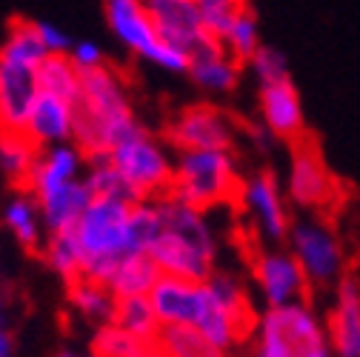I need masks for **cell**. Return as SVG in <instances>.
Wrapping results in <instances>:
<instances>
[{
    "instance_id": "d4e9b609",
    "label": "cell",
    "mask_w": 360,
    "mask_h": 357,
    "mask_svg": "<svg viewBox=\"0 0 360 357\" xmlns=\"http://www.w3.org/2000/svg\"><path fill=\"white\" fill-rule=\"evenodd\" d=\"M155 349L158 357H229L192 326H160Z\"/></svg>"
},
{
    "instance_id": "e575fe53",
    "label": "cell",
    "mask_w": 360,
    "mask_h": 357,
    "mask_svg": "<svg viewBox=\"0 0 360 357\" xmlns=\"http://www.w3.org/2000/svg\"><path fill=\"white\" fill-rule=\"evenodd\" d=\"M0 357H15V335L0 320Z\"/></svg>"
},
{
    "instance_id": "d590c367",
    "label": "cell",
    "mask_w": 360,
    "mask_h": 357,
    "mask_svg": "<svg viewBox=\"0 0 360 357\" xmlns=\"http://www.w3.org/2000/svg\"><path fill=\"white\" fill-rule=\"evenodd\" d=\"M58 357H95L92 351H77V349H63Z\"/></svg>"
},
{
    "instance_id": "4fadbf2b",
    "label": "cell",
    "mask_w": 360,
    "mask_h": 357,
    "mask_svg": "<svg viewBox=\"0 0 360 357\" xmlns=\"http://www.w3.org/2000/svg\"><path fill=\"white\" fill-rule=\"evenodd\" d=\"M252 278L266 303V309H281L295 303H309V280L289 249H257L252 257Z\"/></svg>"
},
{
    "instance_id": "4316f807",
    "label": "cell",
    "mask_w": 360,
    "mask_h": 357,
    "mask_svg": "<svg viewBox=\"0 0 360 357\" xmlns=\"http://www.w3.org/2000/svg\"><path fill=\"white\" fill-rule=\"evenodd\" d=\"M37 89L46 95L77 103L80 98V72L69 60V55H49L37 66Z\"/></svg>"
},
{
    "instance_id": "74e56055",
    "label": "cell",
    "mask_w": 360,
    "mask_h": 357,
    "mask_svg": "<svg viewBox=\"0 0 360 357\" xmlns=\"http://www.w3.org/2000/svg\"><path fill=\"white\" fill-rule=\"evenodd\" d=\"M232 4H240V6H249V0H232Z\"/></svg>"
},
{
    "instance_id": "52a82bcc",
    "label": "cell",
    "mask_w": 360,
    "mask_h": 357,
    "mask_svg": "<svg viewBox=\"0 0 360 357\" xmlns=\"http://www.w3.org/2000/svg\"><path fill=\"white\" fill-rule=\"evenodd\" d=\"M289 254L297 260L309 286H338L349 272L346 246L338 235V229L323 214H306L300 220H292L289 229Z\"/></svg>"
},
{
    "instance_id": "cb8c5ba5",
    "label": "cell",
    "mask_w": 360,
    "mask_h": 357,
    "mask_svg": "<svg viewBox=\"0 0 360 357\" xmlns=\"http://www.w3.org/2000/svg\"><path fill=\"white\" fill-rule=\"evenodd\" d=\"M158 280H160V269L149 254H129L115 266L112 278L106 280V289L115 297H149Z\"/></svg>"
},
{
    "instance_id": "e0dca14e",
    "label": "cell",
    "mask_w": 360,
    "mask_h": 357,
    "mask_svg": "<svg viewBox=\"0 0 360 357\" xmlns=\"http://www.w3.org/2000/svg\"><path fill=\"white\" fill-rule=\"evenodd\" d=\"M335 357H354L360 349V280L346 275L335 286V303L326 320Z\"/></svg>"
},
{
    "instance_id": "484cf974",
    "label": "cell",
    "mask_w": 360,
    "mask_h": 357,
    "mask_svg": "<svg viewBox=\"0 0 360 357\" xmlns=\"http://www.w3.org/2000/svg\"><path fill=\"white\" fill-rule=\"evenodd\" d=\"M115 303H117V297L106 286L89 280V278L69 283V306L89 323H101V326L112 323Z\"/></svg>"
},
{
    "instance_id": "83f0119b",
    "label": "cell",
    "mask_w": 360,
    "mask_h": 357,
    "mask_svg": "<svg viewBox=\"0 0 360 357\" xmlns=\"http://www.w3.org/2000/svg\"><path fill=\"white\" fill-rule=\"evenodd\" d=\"M112 326H117L134 337H143V340H155L160 332V320L155 315L149 297H117Z\"/></svg>"
},
{
    "instance_id": "7a4b0ae2",
    "label": "cell",
    "mask_w": 360,
    "mask_h": 357,
    "mask_svg": "<svg viewBox=\"0 0 360 357\" xmlns=\"http://www.w3.org/2000/svg\"><path fill=\"white\" fill-rule=\"evenodd\" d=\"M158 212L163 229L158 240L149 249V257L166 278H180L203 283L214 275V260H217V240L209 229L203 212L172 200L158 197Z\"/></svg>"
},
{
    "instance_id": "836d02e7",
    "label": "cell",
    "mask_w": 360,
    "mask_h": 357,
    "mask_svg": "<svg viewBox=\"0 0 360 357\" xmlns=\"http://www.w3.org/2000/svg\"><path fill=\"white\" fill-rule=\"evenodd\" d=\"M34 23H37V34H40L43 46H46L49 55H69V49H72L75 40H72L60 26L46 23V20H34Z\"/></svg>"
},
{
    "instance_id": "d6986e66",
    "label": "cell",
    "mask_w": 360,
    "mask_h": 357,
    "mask_svg": "<svg viewBox=\"0 0 360 357\" xmlns=\"http://www.w3.org/2000/svg\"><path fill=\"white\" fill-rule=\"evenodd\" d=\"M189 77L212 95H229L240 83V72L243 66L238 60H232L223 49L220 40H209L189 58Z\"/></svg>"
},
{
    "instance_id": "d6a6232c",
    "label": "cell",
    "mask_w": 360,
    "mask_h": 357,
    "mask_svg": "<svg viewBox=\"0 0 360 357\" xmlns=\"http://www.w3.org/2000/svg\"><path fill=\"white\" fill-rule=\"evenodd\" d=\"M69 60L77 66V72H92V69L109 63L106 55H103V49L98 46V43H92V40H77V43H72Z\"/></svg>"
},
{
    "instance_id": "f546056e",
    "label": "cell",
    "mask_w": 360,
    "mask_h": 357,
    "mask_svg": "<svg viewBox=\"0 0 360 357\" xmlns=\"http://www.w3.org/2000/svg\"><path fill=\"white\" fill-rule=\"evenodd\" d=\"M223 49H226V55L232 60H238L240 66H246L255 52L263 46V40H260V23H257V15L252 12V6L240 9L238 18L232 20L229 32L223 34Z\"/></svg>"
},
{
    "instance_id": "5b68a950",
    "label": "cell",
    "mask_w": 360,
    "mask_h": 357,
    "mask_svg": "<svg viewBox=\"0 0 360 357\" xmlns=\"http://www.w3.org/2000/svg\"><path fill=\"white\" fill-rule=\"evenodd\" d=\"M243 177L232 152H180L166 197L198 212L238 203Z\"/></svg>"
},
{
    "instance_id": "603a6c76",
    "label": "cell",
    "mask_w": 360,
    "mask_h": 357,
    "mask_svg": "<svg viewBox=\"0 0 360 357\" xmlns=\"http://www.w3.org/2000/svg\"><path fill=\"white\" fill-rule=\"evenodd\" d=\"M40 149L26 138V131H4L0 135V171L12 192H29L32 169Z\"/></svg>"
},
{
    "instance_id": "1f68e13d",
    "label": "cell",
    "mask_w": 360,
    "mask_h": 357,
    "mask_svg": "<svg viewBox=\"0 0 360 357\" xmlns=\"http://www.w3.org/2000/svg\"><path fill=\"white\" fill-rule=\"evenodd\" d=\"M252 69V74L257 77L260 86H272V83H281V80H292L289 77V60L281 49L275 46H263L255 52V58L246 63Z\"/></svg>"
},
{
    "instance_id": "4dcf8cb0",
    "label": "cell",
    "mask_w": 360,
    "mask_h": 357,
    "mask_svg": "<svg viewBox=\"0 0 360 357\" xmlns=\"http://www.w3.org/2000/svg\"><path fill=\"white\" fill-rule=\"evenodd\" d=\"M92 354L95 357H158L155 340L134 337L112 323L101 326L95 340H92Z\"/></svg>"
},
{
    "instance_id": "ffe728a7",
    "label": "cell",
    "mask_w": 360,
    "mask_h": 357,
    "mask_svg": "<svg viewBox=\"0 0 360 357\" xmlns=\"http://www.w3.org/2000/svg\"><path fill=\"white\" fill-rule=\"evenodd\" d=\"M83 155L77 152L75 143H60V146H49L40 149L34 169H32V181H29V195L34 200L46 197L49 192L80 181V166H83Z\"/></svg>"
},
{
    "instance_id": "5bb4252c",
    "label": "cell",
    "mask_w": 360,
    "mask_h": 357,
    "mask_svg": "<svg viewBox=\"0 0 360 357\" xmlns=\"http://www.w3.org/2000/svg\"><path fill=\"white\" fill-rule=\"evenodd\" d=\"M143 4H146V12H149L158 34L172 49L184 52L186 58H192L203 43L214 40V37H209V32L200 20L195 0H143Z\"/></svg>"
},
{
    "instance_id": "3957f363",
    "label": "cell",
    "mask_w": 360,
    "mask_h": 357,
    "mask_svg": "<svg viewBox=\"0 0 360 357\" xmlns=\"http://www.w3.org/2000/svg\"><path fill=\"white\" fill-rule=\"evenodd\" d=\"M49 58L37 34V23L15 18L0 43V135L23 131L37 98V66Z\"/></svg>"
},
{
    "instance_id": "8fae6325",
    "label": "cell",
    "mask_w": 360,
    "mask_h": 357,
    "mask_svg": "<svg viewBox=\"0 0 360 357\" xmlns=\"http://www.w3.org/2000/svg\"><path fill=\"white\" fill-rule=\"evenodd\" d=\"M240 135V126L229 112L212 103H195L180 109L169 126L166 138L180 152H232Z\"/></svg>"
},
{
    "instance_id": "44dd1931",
    "label": "cell",
    "mask_w": 360,
    "mask_h": 357,
    "mask_svg": "<svg viewBox=\"0 0 360 357\" xmlns=\"http://www.w3.org/2000/svg\"><path fill=\"white\" fill-rule=\"evenodd\" d=\"M34 203L40 209V217H43L46 232L55 235V232L75 229V223L80 220L86 206L92 203V192H89V186H86V177H80V181H72V183L49 192L46 197H40Z\"/></svg>"
},
{
    "instance_id": "ba28073f",
    "label": "cell",
    "mask_w": 360,
    "mask_h": 357,
    "mask_svg": "<svg viewBox=\"0 0 360 357\" xmlns=\"http://www.w3.org/2000/svg\"><path fill=\"white\" fill-rule=\"evenodd\" d=\"M109 166L123 177V183L134 195V200H158L169 192L174 163L169 160L160 141H155L146 129H138L134 135L120 141L109 152Z\"/></svg>"
},
{
    "instance_id": "2e32d148",
    "label": "cell",
    "mask_w": 360,
    "mask_h": 357,
    "mask_svg": "<svg viewBox=\"0 0 360 357\" xmlns=\"http://www.w3.org/2000/svg\"><path fill=\"white\" fill-rule=\"evenodd\" d=\"M149 303L160 326H195L206 303V283L160 275L149 292Z\"/></svg>"
},
{
    "instance_id": "277c9868",
    "label": "cell",
    "mask_w": 360,
    "mask_h": 357,
    "mask_svg": "<svg viewBox=\"0 0 360 357\" xmlns=\"http://www.w3.org/2000/svg\"><path fill=\"white\" fill-rule=\"evenodd\" d=\"M129 200L117 197H92L80 220L75 223V240L83 254V278L106 286L115 266L129 257Z\"/></svg>"
},
{
    "instance_id": "8d00e7d4",
    "label": "cell",
    "mask_w": 360,
    "mask_h": 357,
    "mask_svg": "<svg viewBox=\"0 0 360 357\" xmlns=\"http://www.w3.org/2000/svg\"><path fill=\"white\" fill-rule=\"evenodd\" d=\"M6 306V286H4V280H0V309Z\"/></svg>"
},
{
    "instance_id": "7402d4cb",
    "label": "cell",
    "mask_w": 360,
    "mask_h": 357,
    "mask_svg": "<svg viewBox=\"0 0 360 357\" xmlns=\"http://www.w3.org/2000/svg\"><path fill=\"white\" fill-rule=\"evenodd\" d=\"M0 220H4L6 232L29 252V254H43L46 238H43V217L29 192H15L4 209H0Z\"/></svg>"
},
{
    "instance_id": "9a60e30c",
    "label": "cell",
    "mask_w": 360,
    "mask_h": 357,
    "mask_svg": "<svg viewBox=\"0 0 360 357\" xmlns=\"http://www.w3.org/2000/svg\"><path fill=\"white\" fill-rule=\"evenodd\" d=\"M257 106H260V123L272 131L278 141L297 143L306 138V112H303L300 92L295 89L292 80L260 86Z\"/></svg>"
},
{
    "instance_id": "8992f818",
    "label": "cell",
    "mask_w": 360,
    "mask_h": 357,
    "mask_svg": "<svg viewBox=\"0 0 360 357\" xmlns=\"http://www.w3.org/2000/svg\"><path fill=\"white\" fill-rule=\"evenodd\" d=\"M252 337L255 357H335L326 323L309 303L266 309Z\"/></svg>"
},
{
    "instance_id": "30bf717a",
    "label": "cell",
    "mask_w": 360,
    "mask_h": 357,
    "mask_svg": "<svg viewBox=\"0 0 360 357\" xmlns=\"http://www.w3.org/2000/svg\"><path fill=\"white\" fill-rule=\"evenodd\" d=\"M286 197L311 212V214H323L338 206L340 200V181L335 171L329 169L326 157L321 155L318 143L303 138L292 143V157H289V174H286Z\"/></svg>"
},
{
    "instance_id": "f1b7e54d",
    "label": "cell",
    "mask_w": 360,
    "mask_h": 357,
    "mask_svg": "<svg viewBox=\"0 0 360 357\" xmlns=\"http://www.w3.org/2000/svg\"><path fill=\"white\" fill-rule=\"evenodd\" d=\"M40 257L49 263V269H52L55 275H60V278L66 280V286L83 278V254H80V246H77L72 229H69V232H55V235H49Z\"/></svg>"
},
{
    "instance_id": "7c38bea8",
    "label": "cell",
    "mask_w": 360,
    "mask_h": 357,
    "mask_svg": "<svg viewBox=\"0 0 360 357\" xmlns=\"http://www.w3.org/2000/svg\"><path fill=\"white\" fill-rule=\"evenodd\" d=\"M238 206L249 217L252 229L260 235L263 243L278 246L289 238L292 214L286 203V192L272 171H257L252 177H243V186L238 195Z\"/></svg>"
},
{
    "instance_id": "6da1fadb",
    "label": "cell",
    "mask_w": 360,
    "mask_h": 357,
    "mask_svg": "<svg viewBox=\"0 0 360 357\" xmlns=\"http://www.w3.org/2000/svg\"><path fill=\"white\" fill-rule=\"evenodd\" d=\"M138 123L129 103V92L115 66H98L92 72H80V98L75 103V129L72 143L86 163L103 160L109 152L134 135Z\"/></svg>"
},
{
    "instance_id": "9c48e42d",
    "label": "cell",
    "mask_w": 360,
    "mask_h": 357,
    "mask_svg": "<svg viewBox=\"0 0 360 357\" xmlns=\"http://www.w3.org/2000/svg\"><path fill=\"white\" fill-rule=\"evenodd\" d=\"M106 4V20L109 29L115 32V37L123 46L166 72H186L189 69V58L184 52L172 49L169 43L158 34L146 4L143 0H103Z\"/></svg>"
},
{
    "instance_id": "ac0fdd59",
    "label": "cell",
    "mask_w": 360,
    "mask_h": 357,
    "mask_svg": "<svg viewBox=\"0 0 360 357\" xmlns=\"http://www.w3.org/2000/svg\"><path fill=\"white\" fill-rule=\"evenodd\" d=\"M72 129H75V103L46 92H37L23 129L26 138L37 149H49V146L72 143Z\"/></svg>"
}]
</instances>
